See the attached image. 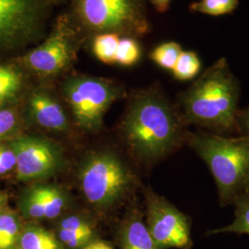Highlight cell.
<instances>
[{
    "instance_id": "6da1fadb",
    "label": "cell",
    "mask_w": 249,
    "mask_h": 249,
    "mask_svg": "<svg viewBox=\"0 0 249 249\" xmlns=\"http://www.w3.org/2000/svg\"><path fill=\"white\" fill-rule=\"evenodd\" d=\"M240 88L228 62L221 58L179 96L180 118L185 125L192 124L211 133L238 135Z\"/></svg>"
},
{
    "instance_id": "7a4b0ae2",
    "label": "cell",
    "mask_w": 249,
    "mask_h": 249,
    "mask_svg": "<svg viewBox=\"0 0 249 249\" xmlns=\"http://www.w3.org/2000/svg\"><path fill=\"white\" fill-rule=\"evenodd\" d=\"M123 125L129 147L146 161L166 156L187 140L180 116L153 91L143 92L134 99Z\"/></svg>"
},
{
    "instance_id": "3957f363",
    "label": "cell",
    "mask_w": 249,
    "mask_h": 249,
    "mask_svg": "<svg viewBox=\"0 0 249 249\" xmlns=\"http://www.w3.org/2000/svg\"><path fill=\"white\" fill-rule=\"evenodd\" d=\"M186 142L211 171L222 207L249 192V138L197 130L187 132Z\"/></svg>"
},
{
    "instance_id": "277c9868",
    "label": "cell",
    "mask_w": 249,
    "mask_h": 249,
    "mask_svg": "<svg viewBox=\"0 0 249 249\" xmlns=\"http://www.w3.org/2000/svg\"><path fill=\"white\" fill-rule=\"evenodd\" d=\"M132 178L116 157L99 154L90 158L80 173L81 189L91 204L107 206L116 201L129 187Z\"/></svg>"
},
{
    "instance_id": "5b68a950",
    "label": "cell",
    "mask_w": 249,
    "mask_h": 249,
    "mask_svg": "<svg viewBox=\"0 0 249 249\" xmlns=\"http://www.w3.org/2000/svg\"><path fill=\"white\" fill-rule=\"evenodd\" d=\"M147 228L158 249H190L191 220L166 199L148 192Z\"/></svg>"
},
{
    "instance_id": "8992f818",
    "label": "cell",
    "mask_w": 249,
    "mask_h": 249,
    "mask_svg": "<svg viewBox=\"0 0 249 249\" xmlns=\"http://www.w3.org/2000/svg\"><path fill=\"white\" fill-rule=\"evenodd\" d=\"M65 94L76 121L87 129L102 124L107 108L115 98L114 89L103 80L77 78L67 82Z\"/></svg>"
},
{
    "instance_id": "52a82bcc",
    "label": "cell",
    "mask_w": 249,
    "mask_h": 249,
    "mask_svg": "<svg viewBox=\"0 0 249 249\" xmlns=\"http://www.w3.org/2000/svg\"><path fill=\"white\" fill-rule=\"evenodd\" d=\"M80 17L98 31L129 30L145 33L147 24L131 0H79Z\"/></svg>"
},
{
    "instance_id": "ba28073f",
    "label": "cell",
    "mask_w": 249,
    "mask_h": 249,
    "mask_svg": "<svg viewBox=\"0 0 249 249\" xmlns=\"http://www.w3.org/2000/svg\"><path fill=\"white\" fill-rule=\"evenodd\" d=\"M16 154L17 177L30 181L52 176L58 168V152L51 143L37 138H21L12 143Z\"/></svg>"
},
{
    "instance_id": "9c48e42d",
    "label": "cell",
    "mask_w": 249,
    "mask_h": 249,
    "mask_svg": "<svg viewBox=\"0 0 249 249\" xmlns=\"http://www.w3.org/2000/svg\"><path fill=\"white\" fill-rule=\"evenodd\" d=\"M71 45L67 37L56 34L47 39L25 57L27 65L35 71L50 75L60 71L71 59Z\"/></svg>"
},
{
    "instance_id": "30bf717a",
    "label": "cell",
    "mask_w": 249,
    "mask_h": 249,
    "mask_svg": "<svg viewBox=\"0 0 249 249\" xmlns=\"http://www.w3.org/2000/svg\"><path fill=\"white\" fill-rule=\"evenodd\" d=\"M66 206L62 192L52 186L40 185L27 192L22 210L32 219H53L61 213Z\"/></svg>"
},
{
    "instance_id": "8fae6325",
    "label": "cell",
    "mask_w": 249,
    "mask_h": 249,
    "mask_svg": "<svg viewBox=\"0 0 249 249\" xmlns=\"http://www.w3.org/2000/svg\"><path fill=\"white\" fill-rule=\"evenodd\" d=\"M36 18L34 0H0V28L15 36H24Z\"/></svg>"
},
{
    "instance_id": "7c38bea8",
    "label": "cell",
    "mask_w": 249,
    "mask_h": 249,
    "mask_svg": "<svg viewBox=\"0 0 249 249\" xmlns=\"http://www.w3.org/2000/svg\"><path fill=\"white\" fill-rule=\"evenodd\" d=\"M31 111L36 122L52 130H65L68 119L60 105L45 93H35L30 101Z\"/></svg>"
},
{
    "instance_id": "4fadbf2b",
    "label": "cell",
    "mask_w": 249,
    "mask_h": 249,
    "mask_svg": "<svg viewBox=\"0 0 249 249\" xmlns=\"http://www.w3.org/2000/svg\"><path fill=\"white\" fill-rule=\"evenodd\" d=\"M93 229L89 223L78 216L64 219L59 225L58 237L70 249H79L92 238Z\"/></svg>"
},
{
    "instance_id": "5bb4252c",
    "label": "cell",
    "mask_w": 249,
    "mask_h": 249,
    "mask_svg": "<svg viewBox=\"0 0 249 249\" xmlns=\"http://www.w3.org/2000/svg\"><path fill=\"white\" fill-rule=\"evenodd\" d=\"M122 249H158L140 214L135 213L124 223L121 233Z\"/></svg>"
},
{
    "instance_id": "9a60e30c",
    "label": "cell",
    "mask_w": 249,
    "mask_h": 249,
    "mask_svg": "<svg viewBox=\"0 0 249 249\" xmlns=\"http://www.w3.org/2000/svg\"><path fill=\"white\" fill-rule=\"evenodd\" d=\"M18 247L20 249H60L53 234L38 226H30L20 233Z\"/></svg>"
},
{
    "instance_id": "2e32d148",
    "label": "cell",
    "mask_w": 249,
    "mask_h": 249,
    "mask_svg": "<svg viewBox=\"0 0 249 249\" xmlns=\"http://www.w3.org/2000/svg\"><path fill=\"white\" fill-rule=\"evenodd\" d=\"M232 205L234 206V221L223 228L208 231L207 235L222 232L249 234V192L238 196Z\"/></svg>"
},
{
    "instance_id": "e0dca14e",
    "label": "cell",
    "mask_w": 249,
    "mask_h": 249,
    "mask_svg": "<svg viewBox=\"0 0 249 249\" xmlns=\"http://www.w3.org/2000/svg\"><path fill=\"white\" fill-rule=\"evenodd\" d=\"M119 41V36L116 33H106L99 35L93 41V53L100 61L106 64H115Z\"/></svg>"
},
{
    "instance_id": "ac0fdd59",
    "label": "cell",
    "mask_w": 249,
    "mask_h": 249,
    "mask_svg": "<svg viewBox=\"0 0 249 249\" xmlns=\"http://www.w3.org/2000/svg\"><path fill=\"white\" fill-rule=\"evenodd\" d=\"M19 235L17 217L11 213L0 214V249H16Z\"/></svg>"
},
{
    "instance_id": "d6986e66",
    "label": "cell",
    "mask_w": 249,
    "mask_h": 249,
    "mask_svg": "<svg viewBox=\"0 0 249 249\" xmlns=\"http://www.w3.org/2000/svg\"><path fill=\"white\" fill-rule=\"evenodd\" d=\"M200 69L201 63L196 53L191 51H183L172 71L177 80L185 81L194 79L199 73Z\"/></svg>"
},
{
    "instance_id": "ffe728a7",
    "label": "cell",
    "mask_w": 249,
    "mask_h": 249,
    "mask_svg": "<svg viewBox=\"0 0 249 249\" xmlns=\"http://www.w3.org/2000/svg\"><path fill=\"white\" fill-rule=\"evenodd\" d=\"M239 4V0H200L190 5L193 12H199L211 16H221L231 13Z\"/></svg>"
},
{
    "instance_id": "44dd1931",
    "label": "cell",
    "mask_w": 249,
    "mask_h": 249,
    "mask_svg": "<svg viewBox=\"0 0 249 249\" xmlns=\"http://www.w3.org/2000/svg\"><path fill=\"white\" fill-rule=\"evenodd\" d=\"M183 51L178 43L168 42L157 46L151 53V60L160 68L172 71Z\"/></svg>"
},
{
    "instance_id": "7402d4cb",
    "label": "cell",
    "mask_w": 249,
    "mask_h": 249,
    "mask_svg": "<svg viewBox=\"0 0 249 249\" xmlns=\"http://www.w3.org/2000/svg\"><path fill=\"white\" fill-rule=\"evenodd\" d=\"M21 79L11 68L0 66V104L12 98L20 88Z\"/></svg>"
},
{
    "instance_id": "603a6c76",
    "label": "cell",
    "mask_w": 249,
    "mask_h": 249,
    "mask_svg": "<svg viewBox=\"0 0 249 249\" xmlns=\"http://www.w3.org/2000/svg\"><path fill=\"white\" fill-rule=\"evenodd\" d=\"M141 57V48L139 44L131 38L120 39L116 50L115 63L130 67L139 61Z\"/></svg>"
},
{
    "instance_id": "cb8c5ba5",
    "label": "cell",
    "mask_w": 249,
    "mask_h": 249,
    "mask_svg": "<svg viewBox=\"0 0 249 249\" xmlns=\"http://www.w3.org/2000/svg\"><path fill=\"white\" fill-rule=\"evenodd\" d=\"M16 154L11 148L0 146V175H5L16 167Z\"/></svg>"
},
{
    "instance_id": "d4e9b609",
    "label": "cell",
    "mask_w": 249,
    "mask_h": 249,
    "mask_svg": "<svg viewBox=\"0 0 249 249\" xmlns=\"http://www.w3.org/2000/svg\"><path fill=\"white\" fill-rule=\"evenodd\" d=\"M16 124V116L9 110H0V139L9 134Z\"/></svg>"
},
{
    "instance_id": "484cf974",
    "label": "cell",
    "mask_w": 249,
    "mask_h": 249,
    "mask_svg": "<svg viewBox=\"0 0 249 249\" xmlns=\"http://www.w3.org/2000/svg\"><path fill=\"white\" fill-rule=\"evenodd\" d=\"M238 135L245 136L249 139V107L239 110L237 116Z\"/></svg>"
},
{
    "instance_id": "4316f807",
    "label": "cell",
    "mask_w": 249,
    "mask_h": 249,
    "mask_svg": "<svg viewBox=\"0 0 249 249\" xmlns=\"http://www.w3.org/2000/svg\"><path fill=\"white\" fill-rule=\"evenodd\" d=\"M16 38H18V37L10 34L8 31L3 30V29L0 28V44L9 43V42L15 40Z\"/></svg>"
},
{
    "instance_id": "83f0119b",
    "label": "cell",
    "mask_w": 249,
    "mask_h": 249,
    "mask_svg": "<svg viewBox=\"0 0 249 249\" xmlns=\"http://www.w3.org/2000/svg\"><path fill=\"white\" fill-rule=\"evenodd\" d=\"M171 0H151L152 4L155 6L156 9L159 12H164L169 8Z\"/></svg>"
},
{
    "instance_id": "f1b7e54d",
    "label": "cell",
    "mask_w": 249,
    "mask_h": 249,
    "mask_svg": "<svg viewBox=\"0 0 249 249\" xmlns=\"http://www.w3.org/2000/svg\"><path fill=\"white\" fill-rule=\"evenodd\" d=\"M85 249H113L108 244L105 242H93L88 245Z\"/></svg>"
},
{
    "instance_id": "f546056e",
    "label": "cell",
    "mask_w": 249,
    "mask_h": 249,
    "mask_svg": "<svg viewBox=\"0 0 249 249\" xmlns=\"http://www.w3.org/2000/svg\"><path fill=\"white\" fill-rule=\"evenodd\" d=\"M6 201H7V196H6L5 194H3V193L0 192V211H1L3 205L5 204Z\"/></svg>"
}]
</instances>
